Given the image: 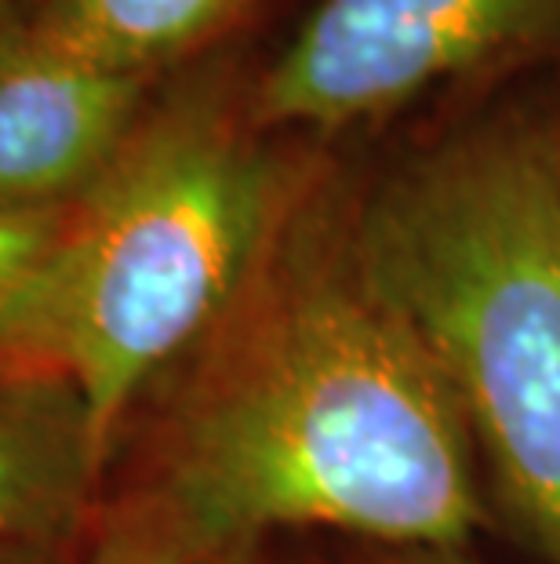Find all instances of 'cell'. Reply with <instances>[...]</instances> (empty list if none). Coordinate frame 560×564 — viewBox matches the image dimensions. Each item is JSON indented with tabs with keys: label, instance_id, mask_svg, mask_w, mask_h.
<instances>
[{
	"label": "cell",
	"instance_id": "cell-1",
	"mask_svg": "<svg viewBox=\"0 0 560 564\" xmlns=\"http://www.w3.org/2000/svg\"><path fill=\"white\" fill-rule=\"evenodd\" d=\"M356 142H320L252 278L153 382L106 499L208 543L325 528L444 554L484 521L481 463L367 273Z\"/></svg>",
	"mask_w": 560,
	"mask_h": 564
},
{
	"label": "cell",
	"instance_id": "cell-2",
	"mask_svg": "<svg viewBox=\"0 0 560 564\" xmlns=\"http://www.w3.org/2000/svg\"><path fill=\"white\" fill-rule=\"evenodd\" d=\"M397 124L353 139L356 245L495 499L560 564V74L451 91Z\"/></svg>",
	"mask_w": 560,
	"mask_h": 564
},
{
	"label": "cell",
	"instance_id": "cell-3",
	"mask_svg": "<svg viewBox=\"0 0 560 564\" xmlns=\"http://www.w3.org/2000/svg\"><path fill=\"white\" fill-rule=\"evenodd\" d=\"M255 33L161 77L69 212L58 361L113 459L139 401L252 278L317 139L262 124Z\"/></svg>",
	"mask_w": 560,
	"mask_h": 564
},
{
	"label": "cell",
	"instance_id": "cell-4",
	"mask_svg": "<svg viewBox=\"0 0 560 564\" xmlns=\"http://www.w3.org/2000/svg\"><path fill=\"white\" fill-rule=\"evenodd\" d=\"M560 74V0H306L262 55V124L372 139L451 91Z\"/></svg>",
	"mask_w": 560,
	"mask_h": 564
},
{
	"label": "cell",
	"instance_id": "cell-5",
	"mask_svg": "<svg viewBox=\"0 0 560 564\" xmlns=\"http://www.w3.org/2000/svg\"><path fill=\"white\" fill-rule=\"evenodd\" d=\"M157 80L88 66L26 15L0 26V212H58L99 183Z\"/></svg>",
	"mask_w": 560,
	"mask_h": 564
},
{
	"label": "cell",
	"instance_id": "cell-6",
	"mask_svg": "<svg viewBox=\"0 0 560 564\" xmlns=\"http://www.w3.org/2000/svg\"><path fill=\"white\" fill-rule=\"evenodd\" d=\"M110 459L66 371L0 368V546L80 550Z\"/></svg>",
	"mask_w": 560,
	"mask_h": 564
},
{
	"label": "cell",
	"instance_id": "cell-7",
	"mask_svg": "<svg viewBox=\"0 0 560 564\" xmlns=\"http://www.w3.org/2000/svg\"><path fill=\"white\" fill-rule=\"evenodd\" d=\"M306 0H47L30 15L44 44L128 77H168L255 33Z\"/></svg>",
	"mask_w": 560,
	"mask_h": 564
},
{
	"label": "cell",
	"instance_id": "cell-8",
	"mask_svg": "<svg viewBox=\"0 0 560 564\" xmlns=\"http://www.w3.org/2000/svg\"><path fill=\"white\" fill-rule=\"evenodd\" d=\"M69 212H0V368L63 371L58 270Z\"/></svg>",
	"mask_w": 560,
	"mask_h": 564
},
{
	"label": "cell",
	"instance_id": "cell-9",
	"mask_svg": "<svg viewBox=\"0 0 560 564\" xmlns=\"http://www.w3.org/2000/svg\"><path fill=\"white\" fill-rule=\"evenodd\" d=\"M77 564H273L266 546L208 543L102 502Z\"/></svg>",
	"mask_w": 560,
	"mask_h": 564
},
{
	"label": "cell",
	"instance_id": "cell-10",
	"mask_svg": "<svg viewBox=\"0 0 560 564\" xmlns=\"http://www.w3.org/2000/svg\"><path fill=\"white\" fill-rule=\"evenodd\" d=\"M80 550L52 546H0V564H77Z\"/></svg>",
	"mask_w": 560,
	"mask_h": 564
},
{
	"label": "cell",
	"instance_id": "cell-11",
	"mask_svg": "<svg viewBox=\"0 0 560 564\" xmlns=\"http://www.w3.org/2000/svg\"><path fill=\"white\" fill-rule=\"evenodd\" d=\"M8 4H11V8H19L22 15H37V11L47 4V0H8Z\"/></svg>",
	"mask_w": 560,
	"mask_h": 564
},
{
	"label": "cell",
	"instance_id": "cell-12",
	"mask_svg": "<svg viewBox=\"0 0 560 564\" xmlns=\"http://www.w3.org/2000/svg\"><path fill=\"white\" fill-rule=\"evenodd\" d=\"M15 15H22V11H19V8H11L8 0H0V26H4L8 19H15ZM26 19H30V15H26Z\"/></svg>",
	"mask_w": 560,
	"mask_h": 564
}]
</instances>
